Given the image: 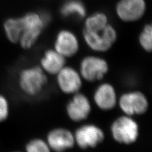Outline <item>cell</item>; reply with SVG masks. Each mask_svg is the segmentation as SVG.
Segmentation results:
<instances>
[{
  "instance_id": "obj_1",
  "label": "cell",
  "mask_w": 152,
  "mask_h": 152,
  "mask_svg": "<svg viewBox=\"0 0 152 152\" xmlns=\"http://www.w3.org/2000/svg\"><path fill=\"white\" fill-rule=\"evenodd\" d=\"M18 86L28 96H35L44 89L48 83L47 76L41 66H31L21 70L18 75Z\"/></svg>"
},
{
  "instance_id": "obj_2",
  "label": "cell",
  "mask_w": 152,
  "mask_h": 152,
  "mask_svg": "<svg viewBox=\"0 0 152 152\" xmlns=\"http://www.w3.org/2000/svg\"><path fill=\"white\" fill-rule=\"evenodd\" d=\"M110 129L114 140L121 144H132L139 137L138 124L131 116L126 115L116 118L112 124Z\"/></svg>"
},
{
  "instance_id": "obj_3",
  "label": "cell",
  "mask_w": 152,
  "mask_h": 152,
  "mask_svg": "<svg viewBox=\"0 0 152 152\" xmlns=\"http://www.w3.org/2000/svg\"><path fill=\"white\" fill-rule=\"evenodd\" d=\"M22 34L19 43L26 50L34 45L42 28L46 26L39 14L29 13L20 18Z\"/></svg>"
},
{
  "instance_id": "obj_4",
  "label": "cell",
  "mask_w": 152,
  "mask_h": 152,
  "mask_svg": "<svg viewBox=\"0 0 152 152\" xmlns=\"http://www.w3.org/2000/svg\"><path fill=\"white\" fill-rule=\"evenodd\" d=\"M84 38L90 48L96 51H107L115 41L117 33L110 26H106L102 30L93 31L85 29Z\"/></svg>"
},
{
  "instance_id": "obj_5",
  "label": "cell",
  "mask_w": 152,
  "mask_h": 152,
  "mask_svg": "<svg viewBox=\"0 0 152 152\" xmlns=\"http://www.w3.org/2000/svg\"><path fill=\"white\" fill-rule=\"evenodd\" d=\"M118 106L126 115H142L148 110L149 103L145 95L137 91L127 92L121 95Z\"/></svg>"
},
{
  "instance_id": "obj_6",
  "label": "cell",
  "mask_w": 152,
  "mask_h": 152,
  "mask_svg": "<svg viewBox=\"0 0 152 152\" xmlns=\"http://www.w3.org/2000/svg\"><path fill=\"white\" fill-rule=\"evenodd\" d=\"M109 70L107 61L100 57L88 56L84 58L80 65V74L88 82L102 79Z\"/></svg>"
},
{
  "instance_id": "obj_7",
  "label": "cell",
  "mask_w": 152,
  "mask_h": 152,
  "mask_svg": "<svg viewBox=\"0 0 152 152\" xmlns=\"http://www.w3.org/2000/svg\"><path fill=\"white\" fill-rule=\"evenodd\" d=\"M74 135L75 143L82 149L95 148L104 139L103 131L92 124L81 126L75 131Z\"/></svg>"
},
{
  "instance_id": "obj_8",
  "label": "cell",
  "mask_w": 152,
  "mask_h": 152,
  "mask_svg": "<svg viewBox=\"0 0 152 152\" xmlns=\"http://www.w3.org/2000/svg\"><path fill=\"white\" fill-rule=\"evenodd\" d=\"M66 112L73 122L83 121L89 117L91 112V103L86 95L78 92L74 94L72 99L66 104Z\"/></svg>"
},
{
  "instance_id": "obj_9",
  "label": "cell",
  "mask_w": 152,
  "mask_h": 152,
  "mask_svg": "<svg viewBox=\"0 0 152 152\" xmlns=\"http://www.w3.org/2000/svg\"><path fill=\"white\" fill-rule=\"evenodd\" d=\"M56 75L58 88L65 94H75L82 88L81 75L72 67L65 66Z\"/></svg>"
},
{
  "instance_id": "obj_10",
  "label": "cell",
  "mask_w": 152,
  "mask_h": 152,
  "mask_svg": "<svg viewBox=\"0 0 152 152\" xmlns=\"http://www.w3.org/2000/svg\"><path fill=\"white\" fill-rule=\"evenodd\" d=\"M46 142L50 149L56 152H63L72 148L75 144L73 133L64 127L50 131L47 135Z\"/></svg>"
},
{
  "instance_id": "obj_11",
  "label": "cell",
  "mask_w": 152,
  "mask_h": 152,
  "mask_svg": "<svg viewBox=\"0 0 152 152\" xmlns=\"http://www.w3.org/2000/svg\"><path fill=\"white\" fill-rule=\"evenodd\" d=\"M94 102L102 110L108 111L115 108L117 103L115 89L109 83H103L95 90Z\"/></svg>"
},
{
  "instance_id": "obj_12",
  "label": "cell",
  "mask_w": 152,
  "mask_h": 152,
  "mask_svg": "<svg viewBox=\"0 0 152 152\" xmlns=\"http://www.w3.org/2000/svg\"><path fill=\"white\" fill-rule=\"evenodd\" d=\"M145 10L144 0H121L117 6V13L122 20L134 21L139 19Z\"/></svg>"
},
{
  "instance_id": "obj_13",
  "label": "cell",
  "mask_w": 152,
  "mask_h": 152,
  "mask_svg": "<svg viewBox=\"0 0 152 152\" xmlns=\"http://www.w3.org/2000/svg\"><path fill=\"white\" fill-rule=\"evenodd\" d=\"M55 48L65 58L72 56L78 51V40L72 32L66 30L61 31L56 37Z\"/></svg>"
},
{
  "instance_id": "obj_14",
  "label": "cell",
  "mask_w": 152,
  "mask_h": 152,
  "mask_svg": "<svg viewBox=\"0 0 152 152\" xmlns=\"http://www.w3.org/2000/svg\"><path fill=\"white\" fill-rule=\"evenodd\" d=\"M65 66V57L56 50H47L41 60V68L49 74L56 75Z\"/></svg>"
},
{
  "instance_id": "obj_15",
  "label": "cell",
  "mask_w": 152,
  "mask_h": 152,
  "mask_svg": "<svg viewBox=\"0 0 152 152\" xmlns=\"http://www.w3.org/2000/svg\"><path fill=\"white\" fill-rule=\"evenodd\" d=\"M4 30L8 41L12 43H18L22 34L20 18H10L4 22Z\"/></svg>"
},
{
  "instance_id": "obj_16",
  "label": "cell",
  "mask_w": 152,
  "mask_h": 152,
  "mask_svg": "<svg viewBox=\"0 0 152 152\" xmlns=\"http://www.w3.org/2000/svg\"><path fill=\"white\" fill-rule=\"evenodd\" d=\"M64 17H74L81 18L86 15V8L83 3L78 0L70 1L65 3L60 10Z\"/></svg>"
},
{
  "instance_id": "obj_17",
  "label": "cell",
  "mask_w": 152,
  "mask_h": 152,
  "mask_svg": "<svg viewBox=\"0 0 152 152\" xmlns=\"http://www.w3.org/2000/svg\"><path fill=\"white\" fill-rule=\"evenodd\" d=\"M107 18L106 15L102 13H98L87 19L85 29L93 31H101L107 26Z\"/></svg>"
},
{
  "instance_id": "obj_18",
  "label": "cell",
  "mask_w": 152,
  "mask_h": 152,
  "mask_svg": "<svg viewBox=\"0 0 152 152\" xmlns=\"http://www.w3.org/2000/svg\"><path fill=\"white\" fill-rule=\"evenodd\" d=\"M26 152H51L47 142L42 139L35 138L27 142L26 146Z\"/></svg>"
},
{
  "instance_id": "obj_19",
  "label": "cell",
  "mask_w": 152,
  "mask_h": 152,
  "mask_svg": "<svg viewBox=\"0 0 152 152\" xmlns=\"http://www.w3.org/2000/svg\"><path fill=\"white\" fill-rule=\"evenodd\" d=\"M152 29L150 25H147L143 28L140 36V45L145 51L150 52L152 47Z\"/></svg>"
},
{
  "instance_id": "obj_20",
  "label": "cell",
  "mask_w": 152,
  "mask_h": 152,
  "mask_svg": "<svg viewBox=\"0 0 152 152\" xmlns=\"http://www.w3.org/2000/svg\"><path fill=\"white\" fill-rule=\"evenodd\" d=\"M10 113V105L7 98L0 94V122L5 121Z\"/></svg>"
},
{
  "instance_id": "obj_21",
  "label": "cell",
  "mask_w": 152,
  "mask_h": 152,
  "mask_svg": "<svg viewBox=\"0 0 152 152\" xmlns=\"http://www.w3.org/2000/svg\"><path fill=\"white\" fill-rule=\"evenodd\" d=\"M14 152H20V151H14Z\"/></svg>"
}]
</instances>
